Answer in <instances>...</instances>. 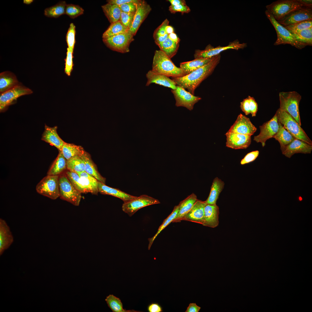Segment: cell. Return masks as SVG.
<instances>
[{"label":"cell","instance_id":"6da1fadb","mask_svg":"<svg viewBox=\"0 0 312 312\" xmlns=\"http://www.w3.org/2000/svg\"><path fill=\"white\" fill-rule=\"evenodd\" d=\"M220 54L213 57L206 64L190 73L181 77H172V79L177 86L187 89L194 95L196 89L213 71L220 62Z\"/></svg>","mask_w":312,"mask_h":312},{"label":"cell","instance_id":"7a4b0ae2","mask_svg":"<svg viewBox=\"0 0 312 312\" xmlns=\"http://www.w3.org/2000/svg\"><path fill=\"white\" fill-rule=\"evenodd\" d=\"M151 70L169 77H179L185 75L181 68L176 66L171 59L160 50L155 52Z\"/></svg>","mask_w":312,"mask_h":312},{"label":"cell","instance_id":"3957f363","mask_svg":"<svg viewBox=\"0 0 312 312\" xmlns=\"http://www.w3.org/2000/svg\"><path fill=\"white\" fill-rule=\"evenodd\" d=\"M276 114L278 121L295 138L312 145L311 140L304 130L288 113L279 108Z\"/></svg>","mask_w":312,"mask_h":312},{"label":"cell","instance_id":"277c9868","mask_svg":"<svg viewBox=\"0 0 312 312\" xmlns=\"http://www.w3.org/2000/svg\"><path fill=\"white\" fill-rule=\"evenodd\" d=\"M279 96V108L288 113L301 126L299 105L301 96L295 91L280 92Z\"/></svg>","mask_w":312,"mask_h":312},{"label":"cell","instance_id":"5b68a950","mask_svg":"<svg viewBox=\"0 0 312 312\" xmlns=\"http://www.w3.org/2000/svg\"><path fill=\"white\" fill-rule=\"evenodd\" d=\"M303 6H307L302 3L300 0H280L273 2L266 5V10L278 21Z\"/></svg>","mask_w":312,"mask_h":312},{"label":"cell","instance_id":"8992f818","mask_svg":"<svg viewBox=\"0 0 312 312\" xmlns=\"http://www.w3.org/2000/svg\"><path fill=\"white\" fill-rule=\"evenodd\" d=\"M265 13L267 18L274 27L277 35V38L274 45L289 44L301 49L306 46L298 42L294 35L289 30L279 23L273 16L267 10Z\"/></svg>","mask_w":312,"mask_h":312},{"label":"cell","instance_id":"52a82bcc","mask_svg":"<svg viewBox=\"0 0 312 312\" xmlns=\"http://www.w3.org/2000/svg\"><path fill=\"white\" fill-rule=\"evenodd\" d=\"M60 197L74 205L78 206L81 198V193L77 190L69 181L66 174L59 177Z\"/></svg>","mask_w":312,"mask_h":312},{"label":"cell","instance_id":"ba28073f","mask_svg":"<svg viewBox=\"0 0 312 312\" xmlns=\"http://www.w3.org/2000/svg\"><path fill=\"white\" fill-rule=\"evenodd\" d=\"M134 36L129 30H128L103 40L105 45L111 49L125 53L129 51V45L134 40Z\"/></svg>","mask_w":312,"mask_h":312},{"label":"cell","instance_id":"9c48e42d","mask_svg":"<svg viewBox=\"0 0 312 312\" xmlns=\"http://www.w3.org/2000/svg\"><path fill=\"white\" fill-rule=\"evenodd\" d=\"M59 175H47L37 184L36 190L39 194L55 200L60 197Z\"/></svg>","mask_w":312,"mask_h":312},{"label":"cell","instance_id":"30bf717a","mask_svg":"<svg viewBox=\"0 0 312 312\" xmlns=\"http://www.w3.org/2000/svg\"><path fill=\"white\" fill-rule=\"evenodd\" d=\"M160 203V201L157 199L146 195H142L124 202L122 209L124 212L131 216L143 207Z\"/></svg>","mask_w":312,"mask_h":312},{"label":"cell","instance_id":"8fae6325","mask_svg":"<svg viewBox=\"0 0 312 312\" xmlns=\"http://www.w3.org/2000/svg\"><path fill=\"white\" fill-rule=\"evenodd\" d=\"M247 46V44L244 43H240L238 40H235L230 42L228 45L226 46L218 47H214L211 45L207 46L204 50H196L194 54V58H211L220 54V53L224 50L232 49L238 50L243 49Z\"/></svg>","mask_w":312,"mask_h":312},{"label":"cell","instance_id":"7c38bea8","mask_svg":"<svg viewBox=\"0 0 312 312\" xmlns=\"http://www.w3.org/2000/svg\"><path fill=\"white\" fill-rule=\"evenodd\" d=\"M171 91L176 101L175 105L185 107L190 111L193 110L194 105L201 99L179 86H177L175 89H172Z\"/></svg>","mask_w":312,"mask_h":312},{"label":"cell","instance_id":"4fadbf2b","mask_svg":"<svg viewBox=\"0 0 312 312\" xmlns=\"http://www.w3.org/2000/svg\"><path fill=\"white\" fill-rule=\"evenodd\" d=\"M33 91L29 88L18 84L12 89L0 94V110L2 111L12 104L19 97L29 94Z\"/></svg>","mask_w":312,"mask_h":312},{"label":"cell","instance_id":"5bb4252c","mask_svg":"<svg viewBox=\"0 0 312 312\" xmlns=\"http://www.w3.org/2000/svg\"><path fill=\"white\" fill-rule=\"evenodd\" d=\"M279 127L277 116L276 113L270 120L259 126L260 133L258 135L254 136V140L257 143H261L262 147H264L265 145L266 141L273 138L278 132Z\"/></svg>","mask_w":312,"mask_h":312},{"label":"cell","instance_id":"9a60e30c","mask_svg":"<svg viewBox=\"0 0 312 312\" xmlns=\"http://www.w3.org/2000/svg\"><path fill=\"white\" fill-rule=\"evenodd\" d=\"M312 20V7L303 6L277 21L285 27L307 20Z\"/></svg>","mask_w":312,"mask_h":312},{"label":"cell","instance_id":"2e32d148","mask_svg":"<svg viewBox=\"0 0 312 312\" xmlns=\"http://www.w3.org/2000/svg\"><path fill=\"white\" fill-rule=\"evenodd\" d=\"M257 130L249 118L240 114L228 131L251 136Z\"/></svg>","mask_w":312,"mask_h":312},{"label":"cell","instance_id":"e0dca14e","mask_svg":"<svg viewBox=\"0 0 312 312\" xmlns=\"http://www.w3.org/2000/svg\"><path fill=\"white\" fill-rule=\"evenodd\" d=\"M226 137V146L235 149H246L250 145L251 136L228 131Z\"/></svg>","mask_w":312,"mask_h":312},{"label":"cell","instance_id":"ac0fdd59","mask_svg":"<svg viewBox=\"0 0 312 312\" xmlns=\"http://www.w3.org/2000/svg\"><path fill=\"white\" fill-rule=\"evenodd\" d=\"M151 10V6L146 1L140 0L132 25L129 30L134 36Z\"/></svg>","mask_w":312,"mask_h":312},{"label":"cell","instance_id":"d6986e66","mask_svg":"<svg viewBox=\"0 0 312 312\" xmlns=\"http://www.w3.org/2000/svg\"><path fill=\"white\" fill-rule=\"evenodd\" d=\"M312 150V145L295 138L286 146L281 152L285 156L290 158L296 153L310 154Z\"/></svg>","mask_w":312,"mask_h":312},{"label":"cell","instance_id":"ffe728a7","mask_svg":"<svg viewBox=\"0 0 312 312\" xmlns=\"http://www.w3.org/2000/svg\"><path fill=\"white\" fill-rule=\"evenodd\" d=\"M205 201L198 199L189 212L183 218L182 220L190 221L203 225L204 222V207Z\"/></svg>","mask_w":312,"mask_h":312},{"label":"cell","instance_id":"44dd1931","mask_svg":"<svg viewBox=\"0 0 312 312\" xmlns=\"http://www.w3.org/2000/svg\"><path fill=\"white\" fill-rule=\"evenodd\" d=\"M147 79L146 86L154 83L164 86L169 88L172 90L176 88L177 86L175 82L169 77L159 74L152 70L148 71L146 74Z\"/></svg>","mask_w":312,"mask_h":312},{"label":"cell","instance_id":"7402d4cb","mask_svg":"<svg viewBox=\"0 0 312 312\" xmlns=\"http://www.w3.org/2000/svg\"><path fill=\"white\" fill-rule=\"evenodd\" d=\"M57 129V126L51 127L45 125L41 140L55 146L61 151L65 142L58 135Z\"/></svg>","mask_w":312,"mask_h":312},{"label":"cell","instance_id":"603a6c76","mask_svg":"<svg viewBox=\"0 0 312 312\" xmlns=\"http://www.w3.org/2000/svg\"><path fill=\"white\" fill-rule=\"evenodd\" d=\"M204 222L203 225L214 228L219 224V208L216 205L207 204L204 209Z\"/></svg>","mask_w":312,"mask_h":312},{"label":"cell","instance_id":"cb8c5ba5","mask_svg":"<svg viewBox=\"0 0 312 312\" xmlns=\"http://www.w3.org/2000/svg\"><path fill=\"white\" fill-rule=\"evenodd\" d=\"M13 237L9 227L5 220L0 219V255H1L4 251L12 243Z\"/></svg>","mask_w":312,"mask_h":312},{"label":"cell","instance_id":"d4e9b609","mask_svg":"<svg viewBox=\"0 0 312 312\" xmlns=\"http://www.w3.org/2000/svg\"><path fill=\"white\" fill-rule=\"evenodd\" d=\"M198 199L194 193L180 202L179 204V210L175 218L172 222H180L185 215L190 210Z\"/></svg>","mask_w":312,"mask_h":312},{"label":"cell","instance_id":"484cf974","mask_svg":"<svg viewBox=\"0 0 312 312\" xmlns=\"http://www.w3.org/2000/svg\"><path fill=\"white\" fill-rule=\"evenodd\" d=\"M98 189L99 192L101 194L110 195L118 198L122 200L124 202L133 199L135 197L118 189L107 186L105 184L99 181Z\"/></svg>","mask_w":312,"mask_h":312},{"label":"cell","instance_id":"4316f807","mask_svg":"<svg viewBox=\"0 0 312 312\" xmlns=\"http://www.w3.org/2000/svg\"><path fill=\"white\" fill-rule=\"evenodd\" d=\"M18 84V82L16 77L12 73L6 71L0 73V94Z\"/></svg>","mask_w":312,"mask_h":312},{"label":"cell","instance_id":"83f0119b","mask_svg":"<svg viewBox=\"0 0 312 312\" xmlns=\"http://www.w3.org/2000/svg\"><path fill=\"white\" fill-rule=\"evenodd\" d=\"M81 156L85 163V172L93 176L98 181L105 184L106 179L102 177L99 172L90 155L85 151Z\"/></svg>","mask_w":312,"mask_h":312},{"label":"cell","instance_id":"f1b7e54d","mask_svg":"<svg viewBox=\"0 0 312 312\" xmlns=\"http://www.w3.org/2000/svg\"><path fill=\"white\" fill-rule=\"evenodd\" d=\"M212 57L195 58L192 61L181 62L180 64V68L186 75L206 64Z\"/></svg>","mask_w":312,"mask_h":312},{"label":"cell","instance_id":"f546056e","mask_svg":"<svg viewBox=\"0 0 312 312\" xmlns=\"http://www.w3.org/2000/svg\"><path fill=\"white\" fill-rule=\"evenodd\" d=\"M224 182L218 177L213 179L209 195L205 200L207 204H216L219 196L224 188Z\"/></svg>","mask_w":312,"mask_h":312},{"label":"cell","instance_id":"4dcf8cb0","mask_svg":"<svg viewBox=\"0 0 312 312\" xmlns=\"http://www.w3.org/2000/svg\"><path fill=\"white\" fill-rule=\"evenodd\" d=\"M66 169L67 160L61 151H59L58 154L53 163L47 173V175H59Z\"/></svg>","mask_w":312,"mask_h":312},{"label":"cell","instance_id":"1f68e13d","mask_svg":"<svg viewBox=\"0 0 312 312\" xmlns=\"http://www.w3.org/2000/svg\"><path fill=\"white\" fill-rule=\"evenodd\" d=\"M279 127L278 132L273 138L277 140L280 143L281 149L282 151L284 148L290 143L295 138L278 122Z\"/></svg>","mask_w":312,"mask_h":312},{"label":"cell","instance_id":"d6a6232c","mask_svg":"<svg viewBox=\"0 0 312 312\" xmlns=\"http://www.w3.org/2000/svg\"><path fill=\"white\" fill-rule=\"evenodd\" d=\"M101 7L111 23L120 20L121 11L119 6L107 3L102 6Z\"/></svg>","mask_w":312,"mask_h":312},{"label":"cell","instance_id":"836d02e7","mask_svg":"<svg viewBox=\"0 0 312 312\" xmlns=\"http://www.w3.org/2000/svg\"><path fill=\"white\" fill-rule=\"evenodd\" d=\"M61 151L66 160L75 156L81 155L85 151L83 148L80 146L65 142L63 144Z\"/></svg>","mask_w":312,"mask_h":312},{"label":"cell","instance_id":"e575fe53","mask_svg":"<svg viewBox=\"0 0 312 312\" xmlns=\"http://www.w3.org/2000/svg\"><path fill=\"white\" fill-rule=\"evenodd\" d=\"M85 185L89 192L97 194L99 192L98 181L86 172L77 173Z\"/></svg>","mask_w":312,"mask_h":312},{"label":"cell","instance_id":"d590c367","mask_svg":"<svg viewBox=\"0 0 312 312\" xmlns=\"http://www.w3.org/2000/svg\"><path fill=\"white\" fill-rule=\"evenodd\" d=\"M109 307L113 312H140L133 310H127L123 308L121 300L113 294L106 297L105 300Z\"/></svg>","mask_w":312,"mask_h":312},{"label":"cell","instance_id":"8d00e7d4","mask_svg":"<svg viewBox=\"0 0 312 312\" xmlns=\"http://www.w3.org/2000/svg\"><path fill=\"white\" fill-rule=\"evenodd\" d=\"M179 44V43L174 42L168 37L164 41L157 45L160 50L171 59L177 53Z\"/></svg>","mask_w":312,"mask_h":312},{"label":"cell","instance_id":"74e56055","mask_svg":"<svg viewBox=\"0 0 312 312\" xmlns=\"http://www.w3.org/2000/svg\"><path fill=\"white\" fill-rule=\"evenodd\" d=\"M81 155L75 156L67 160L68 171L76 173L85 172V163Z\"/></svg>","mask_w":312,"mask_h":312},{"label":"cell","instance_id":"f35d334b","mask_svg":"<svg viewBox=\"0 0 312 312\" xmlns=\"http://www.w3.org/2000/svg\"><path fill=\"white\" fill-rule=\"evenodd\" d=\"M129 30H127L119 20L111 23L107 29L103 34V39H108L111 37Z\"/></svg>","mask_w":312,"mask_h":312},{"label":"cell","instance_id":"ab89813d","mask_svg":"<svg viewBox=\"0 0 312 312\" xmlns=\"http://www.w3.org/2000/svg\"><path fill=\"white\" fill-rule=\"evenodd\" d=\"M66 5L65 1H60L54 5L46 8L44 10V14L48 17L57 18L65 14Z\"/></svg>","mask_w":312,"mask_h":312},{"label":"cell","instance_id":"60d3db41","mask_svg":"<svg viewBox=\"0 0 312 312\" xmlns=\"http://www.w3.org/2000/svg\"><path fill=\"white\" fill-rule=\"evenodd\" d=\"M179 210L178 205L175 206L171 213L164 220L163 223L159 226L155 234L152 237L148 239L149 244L148 249L149 250L155 238L170 223L172 222L176 216Z\"/></svg>","mask_w":312,"mask_h":312},{"label":"cell","instance_id":"b9f144b4","mask_svg":"<svg viewBox=\"0 0 312 312\" xmlns=\"http://www.w3.org/2000/svg\"><path fill=\"white\" fill-rule=\"evenodd\" d=\"M65 174L69 181L77 190L81 193L89 192L80 177L77 173L68 170L66 172Z\"/></svg>","mask_w":312,"mask_h":312},{"label":"cell","instance_id":"7bdbcfd3","mask_svg":"<svg viewBox=\"0 0 312 312\" xmlns=\"http://www.w3.org/2000/svg\"><path fill=\"white\" fill-rule=\"evenodd\" d=\"M312 27L298 32H291L297 40L305 46L312 45Z\"/></svg>","mask_w":312,"mask_h":312},{"label":"cell","instance_id":"ee69618b","mask_svg":"<svg viewBox=\"0 0 312 312\" xmlns=\"http://www.w3.org/2000/svg\"><path fill=\"white\" fill-rule=\"evenodd\" d=\"M169 20L166 19L154 31L153 37L157 45L168 38V35L166 33L165 29L166 26L169 25Z\"/></svg>","mask_w":312,"mask_h":312},{"label":"cell","instance_id":"f6af8a7d","mask_svg":"<svg viewBox=\"0 0 312 312\" xmlns=\"http://www.w3.org/2000/svg\"><path fill=\"white\" fill-rule=\"evenodd\" d=\"M312 26V20L305 21L285 26L290 32H298L309 28Z\"/></svg>","mask_w":312,"mask_h":312},{"label":"cell","instance_id":"bcb514c9","mask_svg":"<svg viewBox=\"0 0 312 312\" xmlns=\"http://www.w3.org/2000/svg\"><path fill=\"white\" fill-rule=\"evenodd\" d=\"M75 27L73 23H71L66 34V39L69 49L73 52L75 42Z\"/></svg>","mask_w":312,"mask_h":312},{"label":"cell","instance_id":"7dc6e473","mask_svg":"<svg viewBox=\"0 0 312 312\" xmlns=\"http://www.w3.org/2000/svg\"><path fill=\"white\" fill-rule=\"evenodd\" d=\"M83 12V9L79 5L68 4L66 5L65 14L73 18L82 14Z\"/></svg>","mask_w":312,"mask_h":312},{"label":"cell","instance_id":"c3c4849f","mask_svg":"<svg viewBox=\"0 0 312 312\" xmlns=\"http://www.w3.org/2000/svg\"><path fill=\"white\" fill-rule=\"evenodd\" d=\"M135 14L121 12L119 21L128 30H129L131 27Z\"/></svg>","mask_w":312,"mask_h":312},{"label":"cell","instance_id":"681fc988","mask_svg":"<svg viewBox=\"0 0 312 312\" xmlns=\"http://www.w3.org/2000/svg\"><path fill=\"white\" fill-rule=\"evenodd\" d=\"M140 0L122 5L119 7L122 12L128 13H135Z\"/></svg>","mask_w":312,"mask_h":312},{"label":"cell","instance_id":"f907efd6","mask_svg":"<svg viewBox=\"0 0 312 312\" xmlns=\"http://www.w3.org/2000/svg\"><path fill=\"white\" fill-rule=\"evenodd\" d=\"M73 53L68 48L67 49L66 56L65 60V68L64 71L66 74L68 76L70 75L71 72L73 69Z\"/></svg>","mask_w":312,"mask_h":312},{"label":"cell","instance_id":"816d5d0a","mask_svg":"<svg viewBox=\"0 0 312 312\" xmlns=\"http://www.w3.org/2000/svg\"><path fill=\"white\" fill-rule=\"evenodd\" d=\"M169 10L171 13L174 14L177 12L181 13L182 14L190 12L191 10L190 8L186 5H170L169 7Z\"/></svg>","mask_w":312,"mask_h":312},{"label":"cell","instance_id":"f5cc1de1","mask_svg":"<svg viewBox=\"0 0 312 312\" xmlns=\"http://www.w3.org/2000/svg\"><path fill=\"white\" fill-rule=\"evenodd\" d=\"M259 154V151L257 150L248 153L241 160L240 164L241 165H244L253 161L257 158Z\"/></svg>","mask_w":312,"mask_h":312},{"label":"cell","instance_id":"db71d44e","mask_svg":"<svg viewBox=\"0 0 312 312\" xmlns=\"http://www.w3.org/2000/svg\"><path fill=\"white\" fill-rule=\"evenodd\" d=\"M248 98L250 105V114L252 117L255 116L258 111V104L253 97L249 96Z\"/></svg>","mask_w":312,"mask_h":312},{"label":"cell","instance_id":"11a10c76","mask_svg":"<svg viewBox=\"0 0 312 312\" xmlns=\"http://www.w3.org/2000/svg\"><path fill=\"white\" fill-rule=\"evenodd\" d=\"M240 108L246 115L250 114V105L248 98L244 99L240 103Z\"/></svg>","mask_w":312,"mask_h":312},{"label":"cell","instance_id":"9f6ffc18","mask_svg":"<svg viewBox=\"0 0 312 312\" xmlns=\"http://www.w3.org/2000/svg\"><path fill=\"white\" fill-rule=\"evenodd\" d=\"M147 310L148 312H163L162 308L158 303L152 302L147 307Z\"/></svg>","mask_w":312,"mask_h":312},{"label":"cell","instance_id":"6f0895ef","mask_svg":"<svg viewBox=\"0 0 312 312\" xmlns=\"http://www.w3.org/2000/svg\"><path fill=\"white\" fill-rule=\"evenodd\" d=\"M135 0H107L108 3L117 5L120 6L123 4L134 2Z\"/></svg>","mask_w":312,"mask_h":312},{"label":"cell","instance_id":"680465c9","mask_svg":"<svg viewBox=\"0 0 312 312\" xmlns=\"http://www.w3.org/2000/svg\"><path fill=\"white\" fill-rule=\"evenodd\" d=\"M201 307L196 305L195 303H190L187 307L185 312H199Z\"/></svg>","mask_w":312,"mask_h":312},{"label":"cell","instance_id":"91938a15","mask_svg":"<svg viewBox=\"0 0 312 312\" xmlns=\"http://www.w3.org/2000/svg\"><path fill=\"white\" fill-rule=\"evenodd\" d=\"M171 5H186V1L184 0H168Z\"/></svg>","mask_w":312,"mask_h":312},{"label":"cell","instance_id":"94428289","mask_svg":"<svg viewBox=\"0 0 312 312\" xmlns=\"http://www.w3.org/2000/svg\"><path fill=\"white\" fill-rule=\"evenodd\" d=\"M168 37L174 42L179 43L180 39L174 32L169 34Z\"/></svg>","mask_w":312,"mask_h":312},{"label":"cell","instance_id":"6125c7cd","mask_svg":"<svg viewBox=\"0 0 312 312\" xmlns=\"http://www.w3.org/2000/svg\"><path fill=\"white\" fill-rule=\"evenodd\" d=\"M165 30L166 33L168 35L174 32V29L173 27L169 25L166 26Z\"/></svg>","mask_w":312,"mask_h":312},{"label":"cell","instance_id":"be15d7a7","mask_svg":"<svg viewBox=\"0 0 312 312\" xmlns=\"http://www.w3.org/2000/svg\"><path fill=\"white\" fill-rule=\"evenodd\" d=\"M300 1L306 6L312 7V1L311 0H300Z\"/></svg>","mask_w":312,"mask_h":312},{"label":"cell","instance_id":"e7e4bbea","mask_svg":"<svg viewBox=\"0 0 312 312\" xmlns=\"http://www.w3.org/2000/svg\"><path fill=\"white\" fill-rule=\"evenodd\" d=\"M33 1V0H23V3L27 4H29L31 3Z\"/></svg>","mask_w":312,"mask_h":312}]
</instances>
